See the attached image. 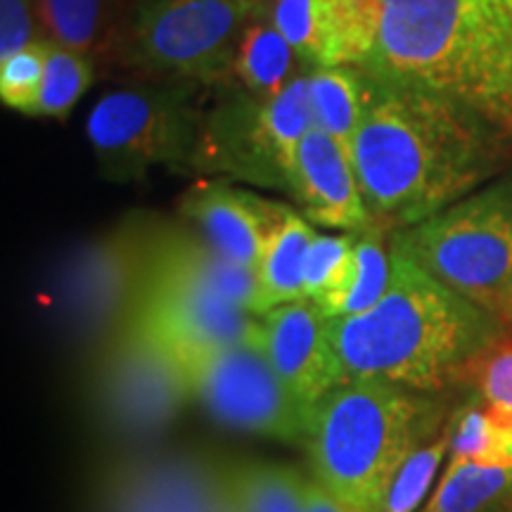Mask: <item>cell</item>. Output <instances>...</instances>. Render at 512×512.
I'll return each instance as SVG.
<instances>
[{
  "label": "cell",
  "instance_id": "4",
  "mask_svg": "<svg viewBox=\"0 0 512 512\" xmlns=\"http://www.w3.org/2000/svg\"><path fill=\"white\" fill-rule=\"evenodd\" d=\"M448 422L437 394L347 380L313 403L304 448L313 479L358 512H380L401 465Z\"/></svg>",
  "mask_w": 512,
  "mask_h": 512
},
{
  "label": "cell",
  "instance_id": "5",
  "mask_svg": "<svg viewBox=\"0 0 512 512\" xmlns=\"http://www.w3.org/2000/svg\"><path fill=\"white\" fill-rule=\"evenodd\" d=\"M392 247L512 330V176L396 230Z\"/></svg>",
  "mask_w": 512,
  "mask_h": 512
},
{
  "label": "cell",
  "instance_id": "7",
  "mask_svg": "<svg viewBox=\"0 0 512 512\" xmlns=\"http://www.w3.org/2000/svg\"><path fill=\"white\" fill-rule=\"evenodd\" d=\"M204 91L192 81H133L102 95L86 121L102 176L128 183L155 166L192 169Z\"/></svg>",
  "mask_w": 512,
  "mask_h": 512
},
{
  "label": "cell",
  "instance_id": "8",
  "mask_svg": "<svg viewBox=\"0 0 512 512\" xmlns=\"http://www.w3.org/2000/svg\"><path fill=\"white\" fill-rule=\"evenodd\" d=\"M171 351L181 363L192 399L223 425L285 444H304L311 408L280 380L256 335L223 347Z\"/></svg>",
  "mask_w": 512,
  "mask_h": 512
},
{
  "label": "cell",
  "instance_id": "20",
  "mask_svg": "<svg viewBox=\"0 0 512 512\" xmlns=\"http://www.w3.org/2000/svg\"><path fill=\"white\" fill-rule=\"evenodd\" d=\"M309 93L316 128H323L351 150L358 126L373 102V74L356 64L316 67L309 72Z\"/></svg>",
  "mask_w": 512,
  "mask_h": 512
},
{
  "label": "cell",
  "instance_id": "27",
  "mask_svg": "<svg viewBox=\"0 0 512 512\" xmlns=\"http://www.w3.org/2000/svg\"><path fill=\"white\" fill-rule=\"evenodd\" d=\"M95 74H98V64L91 57L48 41L43 88L31 117H67L81 95L88 91Z\"/></svg>",
  "mask_w": 512,
  "mask_h": 512
},
{
  "label": "cell",
  "instance_id": "23",
  "mask_svg": "<svg viewBox=\"0 0 512 512\" xmlns=\"http://www.w3.org/2000/svg\"><path fill=\"white\" fill-rule=\"evenodd\" d=\"M392 266V233L377 226L358 230L347 280L318 309L328 318L356 316L373 309L389 290Z\"/></svg>",
  "mask_w": 512,
  "mask_h": 512
},
{
  "label": "cell",
  "instance_id": "2",
  "mask_svg": "<svg viewBox=\"0 0 512 512\" xmlns=\"http://www.w3.org/2000/svg\"><path fill=\"white\" fill-rule=\"evenodd\" d=\"M392 283L373 309L330 318L347 380H382L439 394L512 332L392 247Z\"/></svg>",
  "mask_w": 512,
  "mask_h": 512
},
{
  "label": "cell",
  "instance_id": "30",
  "mask_svg": "<svg viewBox=\"0 0 512 512\" xmlns=\"http://www.w3.org/2000/svg\"><path fill=\"white\" fill-rule=\"evenodd\" d=\"M482 396L484 406L512 420V332L486 347L463 375Z\"/></svg>",
  "mask_w": 512,
  "mask_h": 512
},
{
  "label": "cell",
  "instance_id": "34",
  "mask_svg": "<svg viewBox=\"0 0 512 512\" xmlns=\"http://www.w3.org/2000/svg\"><path fill=\"white\" fill-rule=\"evenodd\" d=\"M223 475H226V465H223ZM216 512H245L242 503L238 501V496H235L233 486L228 482V475L223 479V489H221L219 503H216Z\"/></svg>",
  "mask_w": 512,
  "mask_h": 512
},
{
  "label": "cell",
  "instance_id": "14",
  "mask_svg": "<svg viewBox=\"0 0 512 512\" xmlns=\"http://www.w3.org/2000/svg\"><path fill=\"white\" fill-rule=\"evenodd\" d=\"M382 0H273L268 19L309 69L366 67L377 43Z\"/></svg>",
  "mask_w": 512,
  "mask_h": 512
},
{
  "label": "cell",
  "instance_id": "18",
  "mask_svg": "<svg viewBox=\"0 0 512 512\" xmlns=\"http://www.w3.org/2000/svg\"><path fill=\"white\" fill-rule=\"evenodd\" d=\"M147 266L207 287L254 316L264 313L256 271L230 261L207 238H202V233H192L178 223H152Z\"/></svg>",
  "mask_w": 512,
  "mask_h": 512
},
{
  "label": "cell",
  "instance_id": "10",
  "mask_svg": "<svg viewBox=\"0 0 512 512\" xmlns=\"http://www.w3.org/2000/svg\"><path fill=\"white\" fill-rule=\"evenodd\" d=\"M147 219H126L67 256L57 275L69 325L93 354L107 344L136 311L147 271Z\"/></svg>",
  "mask_w": 512,
  "mask_h": 512
},
{
  "label": "cell",
  "instance_id": "35",
  "mask_svg": "<svg viewBox=\"0 0 512 512\" xmlns=\"http://www.w3.org/2000/svg\"><path fill=\"white\" fill-rule=\"evenodd\" d=\"M261 3H264V5H271V3H273V0H261Z\"/></svg>",
  "mask_w": 512,
  "mask_h": 512
},
{
  "label": "cell",
  "instance_id": "1",
  "mask_svg": "<svg viewBox=\"0 0 512 512\" xmlns=\"http://www.w3.org/2000/svg\"><path fill=\"white\" fill-rule=\"evenodd\" d=\"M373 79V102L351 143L373 226L411 228L501 174L512 138L489 119L427 88Z\"/></svg>",
  "mask_w": 512,
  "mask_h": 512
},
{
  "label": "cell",
  "instance_id": "6",
  "mask_svg": "<svg viewBox=\"0 0 512 512\" xmlns=\"http://www.w3.org/2000/svg\"><path fill=\"white\" fill-rule=\"evenodd\" d=\"M266 12L261 0H140L117 69L133 81H228L242 34Z\"/></svg>",
  "mask_w": 512,
  "mask_h": 512
},
{
  "label": "cell",
  "instance_id": "11",
  "mask_svg": "<svg viewBox=\"0 0 512 512\" xmlns=\"http://www.w3.org/2000/svg\"><path fill=\"white\" fill-rule=\"evenodd\" d=\"M223 460L164 451L117 460L100 472L93 512H216Z\"/></svg>",
  "mask_w": 512,
  "mask_h": 512
},
{
  "label": "cell",
  "instance_id": "15",
  "mask_svg": "<svg viewBox=\"0 0 512 512\" xmlns=\"http://www.w3.org/2000/svg\"><path fill=\"white\" fill-rule=\"evenodd\" d=\"M256 342L280 380L309 408L347 382L330 337V318L311 299L275 306L259 316Z\"/></svg>",
  "mask_w": 512,
  "mask_h": 512
},
{
  "label": "cell",
  "instance_id": "25",
  "mask_svg": "<svg viewBox=\"0 0 512 512\" xmlns=\"http://www.w3.org/2000/svg\"><path fill=\"white\" fill-rule=\"evenodd\" d=\"M228 482L245 512H304L306 477L290 465L223 460Z\"/></svg>",
  "mask_w": 512,
  "mask_h": 512
},
{
  "label": "cell",
  "instance_id": "33",
  "mask_svg": "<svg viewBox=\"0 0 512 512\" xmlns=\"http://www.w3.org/2000/svg\"><path fill=\"white\" fill-rule=\"evenodd\" d=\"M304 512H358L342 501H337L325 486H320L313 477H306L304 484Z\"/></svg>",
  "mask_w": 512,
  "mask_h": 512
},
{
  "label": "cell",
  "instance_id": "29",
  "mask_svg": "<svg viewBox=\"0 0 512 512\" xmlns=\"http://www.w3.org/2000/svg\"><path fill=\"white\" fill-rule=\"evenodd\" d=\"M356 233L318 235L313 238L304 266V297L325 304L347 280L354 259Z\"/></svg>",
  "mask_w": 512,
  "mask_h": 512
},
{
  "label": "cell",
  "instance_id": "9",
  "mask_svg": "<svg viewBox=\"0 0 512 512\" xmlns=\"http://www.w3.org/2000/svg\"><path fill=\"white\" fill-rule=\"evenodd\" d=\"M91 399L112 430L155 437L181 415L192 392L169 344L133 313L93 354Z\"/></svg>",
  "mask_w": 512,
  "mask_h": 512
},
{
  "label": "cell",
  "instance_id": "17",
  "mask_svg": "<svg viewBox=\"0 0 512 512\" xmlns=\"http://www.w3.org/2000/svg\"><path fill=\"white\" fill-rule=\"evenodd\" d=\"M285 204L264 200L223 181L192 185L181 200V214L195 223L202 238L235 264L256 271L268 238L285 214Z\"/></svg>",
  "mask_w": 512,
  "mask_h": 512
},
{
  "label": "cell",
  "instance_id": "21",
  "mask_svg": "<svg viewBox=\"0 0 512 512\" xmlns=\"http://www.w3.org/2000/svg\"><path fill=\"white\" fill-rule=\"evenodd\" d=\"M309 67L273 27L268 15L256 17L240 38L233 62V81L259 100H271Z\"/></svg>",
  "mask_w": 512,
  "mask_h": 512
},
{
  "label": "cell",
  "instance_id": "13",
  "mask_svg": "<svg viewBox=\"0 0 512 512\" xmlns=\"http://www.w3.org/2000/svg\"><path fill=\"white\" fill-rule=\"evenodd\" d=\"M136 316L169 347H223L252 339L259 316L207 287L147 266Z\"/></svg>",
  "mask_w": 512,
  "mask_h": 512
},
{
  "label": "cell",
  "instance_id": "12",
  "mask_svg": "<svg viewBox=\"0 0 512 512\" xmlns=\"http://www.w3.org/2000/svg\"><path fill=\"white\" fill-rule=\"evenodd\" d=\"M211 88L216 100L202 110L192 169L287 192L290 162L268 121L266 100L254 98L233 79Z\"/></svg>",
  "mask_w": 512,
  "mask_h": 512
},
{
  "label": "cell",
  "instance_id": "28",
  "mask_svg": "<svg viewBox=\"0 0 512 512\" xmlns=\"http://www.w3.org/2000/svg\"><path fill=\"white\" fill-rule=\"evenodd\" d=\"M448 451H451V418L437 437L420 446L401 470L396 472L392 486H389L387 498H384L380 512H418L425 503L430 484L437 477L441 463H444Z\"/></svg>",
  "mask_w": 512,
  "mask_h": 512
},
{
  "label": "cell",
  "instance_id": "32",
  "mask_svg": "<svg viewBox=\"0 0 512 512\" xmlns=\"http://www.w3.org/2000/svg\"><path fill=\"white\" fill-rule=\"evenodd\" d=\"M43 41L38 0H0V60Z\"/></svg>",
  "mask_w": 512,
  "mask_h": 512
},
{
  "label": "cell",
  "instance_id": "31",
  "mask_svg": "<svg viewBox=\"0 0 512 512\" xmlns=\"http://www.w3.org/2000/svg\"><path fill=\"white\" fill-rule=\"evenodd\" d=\"M48 41H36L0 60V98L10 110L31 114L43 88Z\"/></svg>",
  "mask_w": 512,
  "mask_h": 512
},
{
  "label": "cell",
  "instance_id": "22",
  "mask_svg": "<svg viewBox=\"0 0 512 512\" xmlns=\"http://www.w3.org/2000/svg\"><path fill=\"white\" fill-rule=\"evenodd\" d=\"M316 230L304 214L290 207L268 238L266 252L256 268L261 287V309L271 311L304 297V266ZM261 313V316H264Z\"/></svg>",
  "mask_w": 512,
  "mask_h": 512
},
{
  "label": "cell",
  "instance_id": "19",
  "mask_svg": "<svg viewBox=\"0 0 512 512\" xmlns=\"http://www.w3.org/2000/svg\"><path fill=\"white\" fill-rule=\"evenodd\" d=\"M140 0H38L43 41L76 50L117 69L121 46Z\"/></svg>",
  "mask_w": 512,
  "mask_h": 512
},
{
  "label": "cell",
  "instance_id": "26",
  "mask_svg": "<svg viewBox=\"0 0 512 512\" xmlns=\"http://www.w3.org/2000/svg\"><path fill=\"white\" fill-rule=\"evenodd\" d=\"M448 458L484 467H512V420L489 406H467L451 415Z\"/></svg>",
  "mask_w": 512,
  "mask_h": 512
},
{
  "label": "cell",
  "instance_id": "16",
  "mask_svg": "<svg viewBox=\"0 0 512 512\" xmlns=\"http://www.w3.org/2000/svg\"><path fill=\"white\" fill-rule=\"evenodd\" d=\"M287 192L313 226L358 233L373 226L351 150L323 128H311L294 157Z\"/></svg>",
  "mask_w": 512,
  "mask_h": 512
},
{
  "label": "cell",
  "instance_id": "3",
  "mask_svg": "<svg viewBox=\"0 0 512 512\" xmlns=\"http://www.w3.org/2000/svg\"><path fill=\"white\" fill-rule=\"evenodd\" d=\"M366 69L456 100L512 138V0H382Z\"/></svg>",
  "mask_w": 512,
  "mask_h": 512
},
{
  "label": "cell",
  "instance_id": "24",
  "mask_svg": "<svg viewBox=\"0 0 512 512\" xmlns=\"http://www.w3.org/2000/svg\"><path fill=\"white\" fill-rule=\"evenodd\" d=\"M512 508V467L448 458L437 489L418 512H503Z\"/></svg>",
  "mask_w": 512,
  "mask_h": 512
}]
</instances>
